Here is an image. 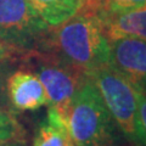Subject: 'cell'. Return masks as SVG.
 Returning a JSON list of instances; mask_svg holds the SVG:
<instances>
[{"label":"cell","mask_w":146,"mask_h":146,"mask_svg":"<svg viewBox=\"0 0 146 146\" xmlns=\"http://www.w3.org/2000/svg\"><path fill=\"white\" fill-rule=\"evenodd\" d=\"M7 96H6V78L0 70V110H5Z\"/></svg>","instance_id":"14"},{"label":"cell","mask_w":146,"mask_h":146,"mask_svg":"<svg viewBox=\"0 0 146 146\" xmlns=\"http://www.w3.org/2000/svg\"><path fill=\"white\" fill-rule=\"evenodd\" d=\"M110 66L134 84L146 85V40L131 36L108 39Z\"/></svg>","instance_id":"6"},{"label":"cell","mask_w":146,"mask_h":146,"mask_svg":"<svg viewBox=\"0 0 146 146\" xmlns=\"http://www.w3.org/2000/svg\"><path fill=\"white\" fill-rule=\"evenodd\" d=\"M49 28L28 0H0V43L13 51H39Z\"/></svg>","instance_id":"4"},{"label":"cell","mask_w":146,"mask_h":146,"mask_svg":"<svg viewBox=\"0 0 146 146\" xmlns=\"http://www.w3.org/2000/svg\"><path fill=\"white\" fill-rule=\"evenodd\" d=\"M28 3L51 28L78 13L89 0H28Z\"/></svg>","instance_id":"9"},{"label":"cell","mask_w":146,"mask_h":146,"mask_svg":"<svg viewBox=\"0 0 146 146\" xmlns=\"http://www.w3.org/2000/svg\"><path fill=\"white\" fill-rule=\"evenodd\" d=\"M0 144H1V143H0Z\"/></svg>","instance_id":"17"},{"label":"cell","mask_w":146,"mask_h":146,"mask_svg":"<svg viewBox=\"0 0 146 146\" xmlns=\"http://www.w3.org/2000/svg\"><path fill=\"white\" fill-rule=\"evenodd\" d=\"M36 52L50 55L84 76L110 65V45L96 9L86 4L73 17L49 28Z\"/></svg>","instance_id":"1"},{"label":"cell","mask_w":146,"mask_h":146,"mask_svg":"<svg viewBox=\"0 0 146 146\" xmlns=\"http://www.w3.org/2000/svg\"><path fill=\"white\" fill-rule=\"evenodd\" d=\"M6 96L17 111H34L48 105L45 89L33 72L17 71L6 78Z\"/></svg>","instance_id":"7"},{"label":"cell","mask_w":146,"mask_h":146,"mask_svg":"<svg viewBox=\"0 0 146 146\" xmlns=\"http://www.w3.org/2000/svg\"><path fill=\"white\" fill-rule=\"evenodd\" d=\"M131 84L134 86L136 99H138L141 130H143V140H144V146H146V85H140L134 83Z\"/></svg>","instance_id":"13"},{"label":"cell","mask_w":146,"mask_h":146,"mask_svg":"<svg viewBox=\"0 0 146 146\" xmlns=\"http://www.w3.org/2000/svg\"><path fill=\"white\" fill-rule=\"evenodd\" d=\"M25 129L7 110H0V143H25Z\"/></svg>","instance_id":"11"},{"label":"cell","mask_w":146,"mask_h":146,"mask_svg":"<svg viewBox=\"0 0 146 146\" xmlns=\"http://www.w3.org/2000/svg\"><path fill=\"white\" fill-rule=\"evenodd\" d=\"M31 58L35 61L33 73L45 89L48 106L56 110L66 122L70 104L85 76L44 52H32Z\"/></svg>","instance_id":"5"},{"label":"cell","mask_w":146,"mask_h":146,"mask_svg":"<svg viewBox=\"0 0 146 146\" xmlns=\"http://www.w3.org/2000/svg\"><path fill=\"white\" fill-rule=\"evenodd\" d=\"M33 146H74L65 119L55 108H48L46 119L36 131Z\"/></svg>","instance_id":"10"},{"label":"cell","mask_w":146,"mask_h":146,"mask_svg":"<svg viewBox=\"0 0 146 146\" xmlns=\"http://www.w3.org/2000/svg\"><path fill=\"white\" fill-rule=\"evenodd\" d=\"M0 146H25V143H18V141H10V143H3Z\"/></svg>","instance_id":"16"},{"label":"cell","mask_w":146,"mask_h":146,"mask_svg":"<svg viewBox=\"0 0 146 146\" xmlns=\"http://www.w3.org/2000/svg\"><path fill=\"white\" fill-rule=\"evenodd\" d=\"M100 13H118L146 6V0H93Z\"/></svg>","instance_id":"12"},{"label":"cell","mask_w":146,"mask_h":146,"mask_svg":"<svg viewBox=\"0 0 146 146\" xmlns=\"http://www.w3.org/2000/svg\"><path fill=\"white\" fill-rule=\"evenodd\" d=\"M112 119L134 146H144L140 113L133 84L112 66H105L89 76Z\"/></svg>","instance_id":"3"},{"label":"cell","mask_w":146,"mask_h":146,"mask_svg":"<svg viewBox=\"0 0 146 146\" xmlns=\"http://www.w3.org/2000/svg\"><path fill=\"white\" fill-rule=\"evenodd\" d=\"M12 51H13V50H11L9 46L4 45L3 43H0V62L7 60V58L11 56Z\"/></svg>","instance_id":"15"},{"label":"cell","mask_w":146,"mask_h":146,"mask_svg":"<svg viewBox=\"0 0 146 146\" xmlns=\"http://www.w3.org/2000/svg\"><path fill=\"white\" fill-rule=\"evenodd\" d=\"M66 125L74 146H107L113 140L112 117L89 76L80 82L70 104Z\"/></svg>","instance_id":"2"},{"label":"cell","mask_w":146,"mask_h":146,"mask_svg":"<svg viewBox=\"0 0 146 146\" xmlns=\"http://www.w3.org/2000/svg\"><path fill=\"white\" fill-rule=\"evenodd\" d=\"M98 15L107 39L131 36L146 40V6L118 13L98 12Z\"/></svg>","instance_id":"8"}]
</instances>
